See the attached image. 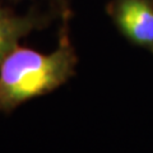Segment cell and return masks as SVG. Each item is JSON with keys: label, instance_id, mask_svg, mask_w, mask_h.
Returning a JSON list of instances; mask_svg holds the SVG:
<instances>
[{"label": "cell", "instance_id": "cell-1", "mask_svg": "<svg viewBox=\"0 0 153 153\" xmlns=\"http://www.w3.org/2000/svg\"><path fill=\"white\" fill-rule=\"evenodd\" d=\"M75 63L73 47L65 37L50 54L14 47L0 64V111L9 112L60 87L74 73Z\"/></svg>", "mask_w": 153, "mask_h": 153}, {"label": "cell", "instance_id": "cell-2", "mask_svg": "<svg viewBox=\"0 0 153 153\" xmlns=\"http://www.w3.org/2000/svg\"><path fill=\"white\" fill-rule=\"evenodd\" d=\"M114 17L126 38L153 51V7L147 0H120Z\"/></svg>", "mask_w": 153, "mask_h": 153}, {"label": "cell", "instance_id": "cell-3", "mask_svg": "<svg viewBox=\"0 0 153 153\" xmlns=\"http://www.w3.org/2000/svg\"><path fill=\"white\" fill-rule=\"evenodd\" d=\"M30 30V23L19 18H14L0 10V64L25 33Z\"/></svg>", "mask_w": 153, "mask_h": 153}]
</instances>
